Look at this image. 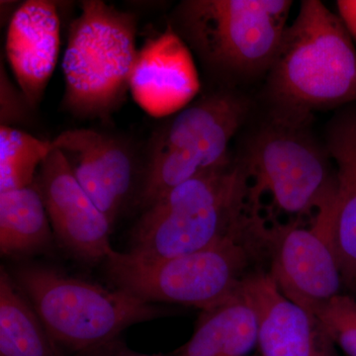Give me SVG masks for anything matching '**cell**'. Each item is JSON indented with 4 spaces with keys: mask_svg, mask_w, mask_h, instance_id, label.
<instances>
[{
    "mask_svg": "<svg viewBox=\"0 0 356 356\" xmlns=\"http://www.w3.org/2000/svg\"><path fill=\"white\" fill-rule=\"evenodd\" d=\"M355 289H356V287L355 288Z\"/></svg>",
    "mask_w": 356,
    "mask_h": 356,
    "instance_id": "obj_24",
    "label": "cell"
},
{
    "mask_svg": "<svg viewBox=\"0 0 356 356\" xmlns=\"http://www.w3.org/2000/svg\"><path fill=\"white\" fill-rule=\"evenodd\" d=\"M77 181L114 225L136 203L144 168V152L130 139L95 129H69L51 140Z\"/></svg>",
    "mask_w": 356,
    "mask_h": 356,
    "instance_id": "obj_10",
    "label": "cell"
},
{
    "mask_svg": "<svg viewBox=\"0 0 356 356\" xmlns=\"http://www.w3.org/2000/svg\"><path fill=\"white\" fill-rule=\"evenodd\" d=\"M137 17L102 0H84L70 25L60 108L74 118L107 120L130 91Z\"/></svg>",
    "mask_w": 356,
    "mask_h": 356,
    "instance_id": "obj_4",
    "label": "cell"
},
{
    "mask_svg": "<svg viewBox=\"0 0 356 356\" xmlns=\"http://www.w3.org/2000/svg\"><path fill=\"white\" fill-rule=\"evenodd\" d=\"M32 110L23 93L17 92L1 70V126L13 127L15 122L26 117V111Z\"/></svg>",
    "mask_w": 356,
    "mask_h": 356,
    "instance_id": "obj_21",
    "label": "cell"
},
{
    "mask_svg": "<svg viewBox=\"0 0 356 356\" xmlns=\"http://www.w3.org/2000/svg\"><path fill=\"white\" fill-rule=\"evenodd\" d=\"M242 233L198 252L142 261L115 252L107 259V273L118 289L149 303H172L207 310L238 292L248 266Z\"/></svg>",
    "mask_w": 356,
    "mask_h": 356,
    "instance_id": "obj_7",
    "label": "cell"
},
{
    "mask_svg": "<svg viewBox=\"0 0 356 356\" xmlns=\"http://www.w3.org/2000/svg\"><path fill=\"white\" fill-rule=\"evenodd\" d=\"M200 90L193 54L170 24L138 51L130 92L147 114L172 116L194 102Z\"/></svg>",
    "mask_w": 356,
    "mask_h": 356,
    "instance_id": "obj_12",
    "label": "cell"
},
{
    "mask_svg": "<svg viewBox=\"0 0 356 356\" xmlns=\"http://www.w3.org/2000/svg\"><path fill=\"white\" fill-rule=\"evenodd\" d=\"M291 6L289 0H184L168 24L211 76L229 81L270 70Z\"/></svg>",
    "mask_w": 356,
    "mask_h": 356,
    "instance_id": "obj_3",
    "label": "cell"
},
{
    "mask_svg": "<svg viewBox=\"0 0 356 356\" xmlns=\"http://www.w3.org/2000/svg\"><path fill=\"white\" fill-rule=\"evenodd\" d=\"M241 291L257 313L261 356H337L317 317L286 298L270 274L248 275Z\"/></svg>",
    "mask_w": 356,
    "mask_h": 356,
    "instance_id": "obj_13",
    "label": "cell"
},
{
    "mask_svg": "<svg viewBox=\"0 0 356 356\" xmlns=\"http://www.w3.org/2000/svg\"><path fill=\"white\" fill-rule=\"evenodd\" d=\"M315 316L334 346L348 356H356V296L341 293Z\"/></svg>",
    "mask_w": 356,
    "mask_h": 356,
    "instance_id": "obj_20",
    "label": "cell"
},
{
    "mask_svg": "<svg viewBox=\"0 0 356 356\" xmlns=\"http://www.w3.org/2000/svg\"><path fill=\"white\" fill-rule=\"evenodd\" d=\"M10 275L58 348L74 353L112 343L131 325L168 313L118 288L108 289L51 267L21 266Z\"/></svg>",
    "mask_w": 356,
    "mask_h": 356,
    "instance_id": "obj_5",
    "label": "cell"
},
{
    "mask_svg": "<svg viewBox=\"0 0 356 356\" xmlns=\"http://www.w3.org/2000/svg\"><path fill=\"white\" fill-rule=\"evenodd\" d=\"M53 149L51 140L0 126V193L34 184L42 163Z\"/></svg>",
    "mask_w": 356,
    "mask_h": 356,
    "instance_id": "obj_19",
    "label": "cell"
},
{
    "mask_svg": "<svg viewBox=\"0 0 356 356\" xmlns=\"http://www.w3.org/2000/svg\"><path fill=\"white\" fill-rule=\"evenodd\" d=\"M306 126L271 116L250 140L242 161L254 182V203L266 193L278 209L299 216L317 214L334 195L336 175Z\"/></svg>",
    "mask_w": 356,
    "mask_h": 356,
    "instance_id": "obj_8",
    "label": "cell"
},
{
    "mask_svg": "<svg viewBox=\"0 0 356 356\" xmlns=\"http://www.w3.org/2000/svg\"><path fill=\"white\" fill-rule=\"evenodd\" d=\"M50 218L36 184L0 193V252L7 257L36 254L50 245Z\"/></svg>",
    "mask_w": 356,
    "mask_h": 356,
    "instance_id": "obj_18",
    "label": "cell"
},
{
    "mask_svg": "<svg viewBox=\"0 0 356 356\" xmlns=\"http://www.w3.org/2000/svg\"><path fill=\"white\" fill-rule=\"evenodd\" d=\"M247 168L233 159L178 185L143 211L131 235L127 254L161 261L198 252L242 233L254 217Z\"/></svg>",
    "mask_w": 356,
    "mask_h": 356,
    "instance_id": "obj_1",
    "label": "cell"
},
{
    "mask_svg": "<svg viewBox=\"0 0 356 356\" xmlns=\"http://www.w3.org/2000/svg\"><path fill=\"white\" fill-rule=\"evenodd\" d=\"M0 356H63L10 273L0 270Z\"/></svg>",
    "mask_w": 356,
    "mask_h": 356,
    "instance_id": "obj_17",
    "label": "cell"
},
{
    "mask_svg": "<svg viewBox=\"0 0 356 356\" xmlns=\"http://www.w3.org/2000/svg\"><path fill=\"white\" fill-rule=\"evenodd\" d=\"M83 356H166L161 355H145V353H136L129 350L123 344L119 343L118 341H112L108 344L100 346L95 350L86 351L81 353Z\"/></svg>",
    "mask_w": 356,
    "mask_h": 356,
    "instance_id": "obj_23",
    "label": "cell"
},
{
    "mask_svg": "<svg viewBox=\"0 0 356 356\" xmlns=\"http://www.w3.org/2000/svg\"><path fill=\"white\" fill-rule=\"evenodd\" d=\"M35 184L43 197L54 234L84 261H105L116 250L112 226L77 181L64 154L54 147L40 168Z\"/></svg>",
    "mask_w": 356,
    "mask_h": 356,
    "instance_id": "obj_11",
    "label": "cell"
},
{
    "mask_svg": "<svg viewBox=\"0 0 356 356\" xmlns=\"http://www.w3.org/2000/svg\"><path fill=\"white\" fill-rule=\"evenodd\" d=\"M248 111L247 100L220 86L159 126L144 149L140 205L149 207L178 185L231 161L229 144Z\"/></svg>",
    "mask_w": 356,
    "mask_h": 356,
    "instance_id": "obj_6",
    "label": "cell"
},
{
    "mask_svg": "<svg viewBox=\"0 0 356 356\" xmlns=\"http://www.w3.org/2000/svg\"><path fill=\"white\" fill-rule=\"evenodd\" d=\"M257 313L238 290L204 310L191 339L172 356H245L257 344Z\"/></svg>",
    "mask_w": 356,
    "mask_h": 356,
    "instance_id": "obj_15",
    "label": "cell"
},
{
    "mask_svg": "<svg viewBox=\"0 0 356 356\" xmlns=\"http://www.w3.org/2000/svg\"><path fill=\"white\" fill-rule=\"evenodd\" d=\"M60 48V19L57 4L27 0L14 11L6 39L7 60L30 108L43 99L57 67Z\"/></svg>",
    "mask_w": 356,
    "mask_h": 356,
    "instance_id": "obj_14",
    "label": "cell"
},
{
    "mask_svg": "<svg viewBox=\"0 0 356 356\" xmlns=\"http://www.w3.org/2000/svg\"><path fill=\"white\" fill-rule=\"evenodd\" d=\"M334 196L318 210L309 228L289 225L271 235V278L286 298L314 315L341 294L344 283L332 240Z\"/></svg>",
    "mask_w": 356,
    "mask_h": 356,
    "instance_id": "obj_9",
    "label": "cell"
},
{
    "mask_svg": "<svg viewBox=\"0 0 356 356\" xmlns=\"http://www.w3.org/2000/svg\"><path fill=\"white\" fill-rule=\"evenodd\" d=\"M271 116L308 124L313 110L356 100V50L339 17L304 0L268 70Z\"/></svg>",
    "mask_w": 356,
    "mask_h": 356,
    "instance_id": "obj_2",
    "label": "cell"
},
{
    "mask_svg": "<svg viewBox=\"0 0 356 356\" xmlns=\"http://www.w3.org/2000/svg\"><path fill=\"white\" fill-rule=\"evenodd\" d=\"M337 7L339 19L350 38L356 42V0H339Z\"/></svg>",
    "mask_w": 356,
    "mask_h": 356,
    "instance_id": "obj_22",
    "label": "cell"
},
{
    "mask_svg": "<svg viewBox=\"0 0 356 356\" xmlns=\"http://www.w3.org/2000/svg\"><path fill=\"white\" fill-rule=\"evenodd\" d=\"M337 165L332 240L343 282L356 287V128L337 129L329 145Z\"/></svg>",
    "mask_w": 356,
    "mask_h": 356,
    "instance_id": "obj_16",
    "label": "cell"
}]
</instances>
